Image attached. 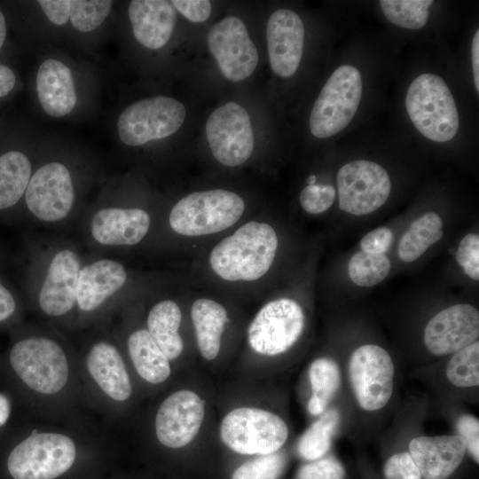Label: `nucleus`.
I'll return each instance as SVG.
<instances>
[{"label": "nucleus", "instance_id": "39448f33", "mask_svg": "<svg viewBox=\"0 0 479 479\" xmlns=\"http://www.w3.org/2000/svg\"><path fill=\"white\" fill-rule=\"evenodd\" d=\"M277 247L274 229L268 224L251 221L215 246L209 263L224 280L253 281L270 270Z\"/></svg>", "mask_w": 479, "mask_h": 479}, {"label": "nucleus", "instance_id": "4468645a", "mask_svg": "<svg viewBox=\"0 0 479 479\" xmlns=\"http://www.w3.org/2000/svg\"><path fill=\"white\" fill-rule=\"evenodd\" d=\"M24 195L28 211L39 223L62 224L71 217L75 207L72 175L64 164L48 162L31 176Z\"/></svg>", "mask_w": 479, "mask_h": 479}, {"label": "nucleus", "instance_id": "f257e3e1", "mask_svg": "<svg viewBox=\"0 0 479 479\" xmlns=\"http://www.w3.org/2000/svg\"><path fill=\"white\" fill-rule=\"evenodd\" d=\"M8 364L34 420L102 426L86 403L77 348L60 328L38 322L12 345Z\"/></svg>", "mask_w": 479, "mask_h": 479}, {"label": "nucleus", "instance_id": "9b49d317", "mask_svg": "<svg viewBox=\"0 0 479 479\" xmlns=\"http://www.w3.org/2000/svg\"><path fill=\"white\" fill-rule=\"evenodd\" d=\"M362 77L350 65L337 67L318 96L310 116L311 134L318 138L332 137L355 116L362 97Z\"/></svg>", "mask_w": 479, "mask_h": 479}, {"label": "nucleus", "instance_id": "49530a36", "mask_svg": "<svg viewBox=\"0 0 479 479\" xmlns=\"http://www.w3.org/2000/svg\"><path fill=\"white\" fill-rule=\"evenodd\" d=\"M11 414L12 402L8 396L0 392V429L7 424Z\"/></svg>", "mask_w": 479, "mask_h": 479}, {"label": "nucleus", "instance_id": "aec40b11", "mask_svg": "<svg viewBox=\"0 0 479 479\" xmlns=\"http://www.w3.org/2000/svg\"><path fill=\"white\" fill-rule=\"evenodd\" d=\"M151 216L138 208L107 206L97 209L88 221L90 240L102 247L138 244L148 233Z\"/></svg>", "mask_w": 479, "mask_h": 479}, {"label": "nucleus", "instance_id": "de8ad7c7", "mask_svg": "<svg viewBox=\"0 0 479 479\" xmlns=\"http://www.w3.org/2000/svg\"><path fill=\"white\" fill-rule=\"evenodd\" d=\"M6 35V25L3 13L0 12V48L2 47Z\"/></svg>", "mask_w": 479, "mask_h": 479}, {"label": "nucleus", "instance_id": "bb28decb", "mask_svg": "<svg viewBox=\"0 0 479 479\" xmlns=\"http://www.w3.org/2000/svg\"><path fill=\"white\" fill-rule=\"evenodd\" d=\"M122 349L133 371L144 382L161 385L169 378L170 361L146 328L130 331L125 338Z\"/></svg>", "mask_w": 479, "mask_h": 479}, {"label": "nucleus", "instance_id": "412c9836", "mask_svg": "<svg viewBox=\"0 0 479 479\" xmlns=\"http://www.w3.org/2000/svg\"><path fill=\"white\" fill-rule=\"evenodd\" d=\"M304 25L300 16L288 9H279L270 16L267 27V50L272 72L282 78L298 69L304 44Z\"/></svg>", "mask_w": 479, "mask_h": 479}, {"label": "nucleus", "instance_id": "b1692460", "mask_svg": "<svg viewBox=\"0 0 479 479\" xmlns=\"http://www.w3.org/2000/svg\"><path fill=\"white\" fill-rule=\"evenodd\" d=\"M349 415L343 397H340L306 428L296 444L298 455L307 461L318 459L328 453L334 441L349 434Z\"/></svg>", "mask_w": 479, "mask_h": 479}, {"label": "nucleus", "instance_id": "7c9ffc66", "mask_svg": "<svg viewBox=\"0 0 479 479\" xmlns=\"http://www.w3.org/2000/svg\"><path fill=\"white\" fill-rule=\"evenodd\" d=\"M442 226V219L435 212H428L415 219L399 241V258L405 263L418 259L431 245L441 240Z\"/></svg>", "mask_w": 479, "mask_h": 479}, {"label": "nucleus", "instance_id": "c756f323", "mask_svg": "<svg viewBox=\"0 0 479 479\" xmlns=\"http://www.w3.org/2000/svg\"><path fill=\"white\" fill-rule=\"evenodd\" d=\"M31 176V162L24 153L11 151L0 156V210L18 203Z\"/></svg>", "mask_w": 479, "mask_h": 479}, {"label": "nucleus", "instance_id": "4c0bfd02", "mask_svg": "<svg viewBox=\"0 0 479 479\" xmlns=\"http://www.w3.org/2000/svg\"><path fill=\"white\" fill-rule=\"evenodd\" d=\"M335 188L331 185H310L302 189L300 203L310 214H320L327 210L335 199Z\"/></svg>", "mask_w": 479, "mask_h": 479}, {"label": "nucleus", "instance_id": "cd10ccee", "mask_svg": "<svg viewBox=\"0 0 479 479\" xmlns=\"http://www.w3.org/2000/svg\"><path fill=\"white\" fill-rule=\"evenodd\" d=\"M191 317L201 356L207 360L216 358L228 321L226 310L213 300L200 298L192 303Z\"/></svg>", "mask_w": 479, "mask_h": 479}, {"label": "nucleus", "instance_id": "393cba45", "mask_svg": "<svg viewBox=\"0 0 479 479\" xmlns=\"http://www.w3.org/2000/svg\"><path fill=\"white\" fill-rule=\"evenodd\" d=\"M36 90L43 109L52 117L67 115L75 106L72 73L59 60L46 59L41 64L36 75Z\"/></svg>", "mask_w": 479, "mask_h": 479}, {"label": "nucleus", "instance_id": "e433bc0d", "mask_svg": "<svg viewBox=\"0 0 479 479\" xmlns=\"http://www.w3.org/2000/svg\"><path fill=\"white\" fill-rule=\"evenodd\" d=\"M347 471L342 462L334 454L303 464L296 479H346Z\"/></svg>", "mask_w": 479, "mask_h": 479}, {"label": "nucleus", "instance_id": "2f4dec72", "mask_svg": "<svg viewBox=\"0 0 479 479\" xmlns=\"http://www.w3.org/2000/svg\"><path fill=\"white\" fill-rule=\"evenodd\" d=\"M437 412L449 422L452 433L460 436L467 445V455L479 463V419L466 410L463 404L433 401Z\"/></svg>", "mask_w": 479, "mask_h": 479}, {"label": "nucleus", "instance_id": "a18cd8bd", "mask_svg": "<svg viewBox=\"0 0 479 479\" xmlns=\"http://www.w3.org/2000/svg\"><path fill=\"white\" fill-rule=\"evenodd\" d=\"M471 57L475 86L477 93L479 92V30H476L471 45Z\"/></svg>", "mask_w": 479, "mask_h": 479}, {"label": "nucleus", "instance_id": "c03bdc74", "mask_svg": "<svg viewBox=\"0 0 479 479\" xmlns=\"http://www.w3.org/2000/svg\"><path fill=\"white\" fill-rule=\"evenodd\" d=\"M16 78L12 69L0 64V98L8 94L15 85Z\"/></svg>", "mask_w": 479, "mask_h": 479}, {"label": "nucleus", "instance_id": "f704fd0d", "mask_svg": "<svg viewBox=\"0 0 479 479\" xmlns=\"http://www.w3.org/2000/svg\"><path fill=\"white\" fill-rule=\"evenodd\" d=\"M113 2L107 0H72L69 18L80 32L96 29L110 13Z\"/></svg>", "mask_w": 479, "mask_h": 479}, {"label": "nucleus", "instance_id": "a19ab883", "mask_svg": "<svg viewBox=\"0 0 479 479\" xmlns=\"http://www.w3.org/2000/svg\"><path fill=\"white\" fill-rule=\"evenodd\" d=\"M185 18L192 22H203L211 13V3L208 0H174L171 1Z\"/></svg>", "mask_w": 479, "mask_h": 479}, {"label": "nucleus", "instance_id": "2eb2a0df", "mask_svg": "<svg viewBox=\"0 0 479 479\" xmlns=\"http://www.w3.org/2000/svg\"><path fill=\"white\" fill-rule=\"evenodd\" d=\"M337 188L340 208L354 216H364L387 201L391 183L383 167L371 161L357 160L339 169Z\"/></svg>", "mask_w": 479, "mask_h": 479}, {"label": "nucleus", "instance_id": "9d476101", "mask_svg": "<svg viewBox=\"0 0 479 479\" xmlns=\"http://www.w3.org/2000/svg\"><path fill=\"white\" fill-rule=\"evenodd\" d=\"M288 436L289 428L283 418L254 407L231 411L220 426L222 441L240 454L266 455L279 452Z\"/></svg>", "mask_w": 479, "mask_h": 479}, {"label": "nucleus", "instance_id": "c85d7f7f", "mask_svg": "<svg viewBox=\"0 0 479 479\" xmlns=\"http://www.w3.org/2000/svg\"><path fill=\"white\" fill-rule=\"evenodd\" d=\"M182 314L178 305L171 300L153 304L146 317V329L169 361L183 352L184 342L179 334Z\"/></svg>", "mask_w": 479, "mask_h": 479}, {"label": "nucleus", "instance_id": "c9c22d12", "mask_svg": "<svg viewBox=\"0 0 479 479\" xmlns=\"http://www.w3.org/2000/svg\"><path fill=\"white\" fill-rule=\"evenodd\" d=\"M287 457L284 452L271 454L247 461L232 475V479H279L286 467Z\"/></svg>", "mask_w": 479, "mask_h": 479}, {"label": "nucleus", "instance_id": "473e14b6", "mask_svg": "<svg viewBox=\"0 0 479 479\" xmlns=\"http://www.w3.org/2000/svg\"><path fill=\"white\" fill-rule=\"evenodd\" d=\"M381 8L391 23L406 29L423 27L428 18L432 0H381Z\"/></svg>", "mask_w": 479, "mask_h": 479}, {"label": "nucleus", "instance_id": "37998d69", "mask_svg": "<svg viewBox=\"0 0 479 479\" xmlns=\"http://www.w3.org/2000/svg\"><path fill=\"white\" fill-rule=\"evenodd\" d=\"M17 310V302L12 294L0 281V323L10 319Z\"/></svg>", "mask_w": 479, "mask_h": 479}, {"label": "nucleus", "instance_id": "dca6fc26", "mask_svg": "<svg viewBox=\"0 0 479 479\" xmlns=\"http://www.w3.org/2000/svg\"><path fill=\"white\" fill-rule=\"evenodd\" d=\"M479 310L468 303L448 306L433 315L422 331L424 364L451 355L478 341Z\"/></svg>", "mask_w": 479, "mask_h": 479}, {"label": "nucleus", "instance_id": "7ed1b4c3", "mask_svg": "<svg viewBox=\"0 0 479 479\" xmlns=\"http://www.w3.org/2000/svg\"><path fill=\"white\" fill-rule=\"evenodd\" d=\"M77 348L88 408L107 430L120 418L134 396L128 360L109 320L93 327Z\"/></svg>", "mask_w": 479, "mask_h": 479}, {"label": "nucleus", "instance_id": "6ab92c4d", "mask_svg": "<svg viewBox=\"0 0 479 479\" xmlns=\"http://www.w3.org/2000/svg\"><path fill=\"white\" fill-rule=\"evenodd\" d=\"M205 415V403L193 391L181 389L168 395L153 418L157 442L168 449L188 444L198 434Z\"/></svg>", "mask_w": 479, "mask_h": 479}, {"label": "nucleus", "instance_id": "5701e85b", "mask_svg": "<svg viewBox=\"0 0 479 479\" xmlns=\"http://www.w3.org/2000/svg\"><path fill=\"white\" fill-rule=\"evenodd\" d=\"M129 17L137 41L152 50L160 49L169 42L177 20L173 4L164 0L131 1Z\"/></svg>", "mask_w": 479, "mask_h": 479}, {"label": "nucleus", "instance_id": "ea45409f", "mask_svg": "<svg viewBox=\"0 0 479 479\" xmlns=\"http://www.w3.org/2000/svg\"><path fill=\"white\" fill-rule=\"evenodd\" d=\"M393 240V233L388 227H379L365 234L360 241L362 251L369 254L384 255Z\"/></svg>", "mask_w": 479, "mask_h": 479}, {"label": "nucleus", "instance_id": "1a4fd4ad", "mask_svg": "<svg viewBox=\"0 0 479 479\" xmlns=\"http://www.w3.org/2000/svg\"><path fill=\"white\" fill-rule=\"evenodd\" d=\"M244 210L245 202L235 192L224 189L195 192L174 205L169 224L180 235H208L233 225Z\"/></svg>", "mask_w": 479, "mask_h": 479}, {"label": "nucleus", "instance_id": "423d86ee", "mask_svg": "<svg viewBox=\"0 0 479 479\" xmlns=\"http://www.w3.org/2000/svg\"><path fill=\"white\" fill-rule=\"evenodd\" d=\"M408 376L425 384L433 401L477 404L479 341L431 363L412 367Z\"/></svg>", "mask_w": 479, "mask_h": 479}, {"label": "nucleus", "instance_id": "09e8293b", "mask_svg": "<svg viewBox=\"0 0 479 479\" xmlns=\"http://www.w3.org/2000/svg\"><path fill=\"white\" fill-rule=\"evenodd\" d=\"M315 182H316V176H315V175H310V176L307 178V184H308V185H314Z\"/></svg>", "mask_w": 479, "mask_h": 479}, {"label": "nucleus", "instance_id": "f3484780", "mask_svg": "<svg viewBox=\"0 0 479 479\" xmlns=\"http://www.w3.org/2000/svg\"><path fill=\"white\" fill-rule=\"evenodd\" d=\"M206 137L215 159L226 167L247 161L254 149V132L247 110L235 102L216 108L206 123Z\"/></svg>", "mask_w": 479, "mask_h": 479}, {"label": "nucleus", "instance_id": "6e6552de", "mask_svg": "<svg viewBox=\"0 0 479 479\" xmlns=\"http://www.w3.org/2000/svg\"><path fill=\"white\" fill-rule=\"evenodd\" d=\"M128 279L125 266L111 258L84 262L78 278L72 331L109 320L114 299Z\"/></svg>", "mask_w": 479, "mask_h": 479}, {"label": "nucleus", "instance_id": "4be33fe9", "mask_svg": "<svg viewBox=\"0 0 479 479\" xmlns=\"http://www.w3.org/2000/svg\"><path fill=\"white\" fill-rule=\"evenodd\" d=\"M409 452L422 479H448L467 455L466 442L452 434L429 436L424 428L409 442Z\"/></svg>", "mask_w": 479, "mask_h": 479}, {"label": "nucleus", "instance_id": "a211bd4d", "mask_svg": "<svg viewBox=\"0 0 479 479\" xmlns=\"http://www.w3.org/2000/svg\"><path fill=\"white\" fill-rule=\"evenodd\" d=\"M208 46L224 76L232 82L247 79L257 67L258 51L238 17L216 23L208 34Z\"/></svg>", "mask_w": 479, "mask_h": 479}, {"label": "nucleus", "instance_id": "ddd939ff", "mask_svg": "<svg viewBox=\"0 0 479 479\" xmlns=\"http://www.w3.org/2000/svg\"><path fill=\"white\" fill-rule=\"evenodd\" d=\"M301 305L290 298L267 302L255 315L247 330L250 347L257 353L275 357L288 351L305 327Z\"/></svg>", "mask_w": 479, "mask_h": 479}, {"label": "nucleus", "instance_id": "20e7f679", "mask_svg": "<svg viewBox=\"0 0 479 479\" xmlns=\"http://www.w3.org/2000/svg\"><path fill=\"white\" fill-rule=\"evenodd\" d=\"M83 263L75 246L58 245L49 249L41 263L35 296L42 321L72 331L77 282Z\"/></svg>", "mask_w": 479, "mask_h": 479}, {"label": "nucleus", "instance_id": "58836bf2", "mask_svg": "<svg viewBox=\"0 0 479 479\" xmlns=\"http://www.w3.org/2000/svg\"><path fill=\"white\" fill-rule=\"evenodd\" d=\"M457 262L472 279L479 280V236L467 234L459 242L455 254Z\"/></svg>", "mask_w": 479, "mask_h": 479}, {"label": "nucleus", "instance_id": "79ce46f5", "mask_svg": "<svg viewBox=\"0 0 479 479\" xmlns=\"http://www.w3.org/2000/svg\"><path fill=\"white\" fill-rule=\"evenodd\" d=\"M38 4L53 24L61 26L67 22L70 13L69 0H40Z\"/></svg>", "mask_w": 479, "mask_h": 479}, {"label": "nucleus", "instance_id": "a878e982", "mask_svg": "<svg viewBox=\"0 0 479 479\" xmlns=\"http://www.w3.org/2000/svg\"><path fill=\"white\" fill-rule=\"evenodd\" d=\"M310 396L306 408L318 417L342 397V354H326L314 358L307 370Z\"/></svg>", "mask_w": 479, "mask_h": 479}, {"label": "nucleus", "instance_id": "72a5a7b5", "mask_svg": "<svg viewBox=\"0 0 479 479\" xmlns=\"http://www.w3.org/2000/svg\"><path fill=\"white\" fill-rule=\"evenodd\" d=\"M390 262L385 255L357 252L348 264V273L351 281L363 287L375 286L389 273Z\"/></svg>", "mask_w": 479, "mask_h": 479}, {"label": "nucleus", "instance_id": "f8f14e48", "mask_svg": "<svg viewBox=\"0 0 479 479\" xmlns=\"http://www.w3.org/2000/svg\"><path fill=\"white\" fill-rule=\"evenodd\" d=\"M186 111L180 101L156 96L127 106L117 121L120 139L127 145H142L171 136L182 126Z\"/></svg>", "mask_w": 479, "mask_h": 479}, {"label": "nucleus", "instance_id": "f03ea898", "mask_svg": "<svg viewBox=\"0 0 479 479\" xmlns=\"http://www.w3.org/2000/svg\"><path fill=\"white\" fill-rule=\"evenodd\" d=\"M112 440L103 426L77 427L35 420L10 451L6 467L12 479H59L85 453Z\"/></svg>", "mask_w": 479, "mask_h": 479}, {"label": "nucleus", "instance_id": "0eeeda50", "mask_svg": "<svg viewBox=\"0 0 479 479\" xmlns=\"http://www.w3.org/2000/svg\"><path fill=\"white\" fill-rule=\"evenodd\" d=\"M407 114L425 137L446 142L455 137L459 120L452 94L438 75L422 74L415 78L406 93Z\"/></svg>", "mask_w": 479, "mask_h": 479}]
</instances>
